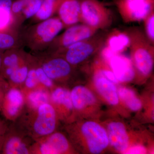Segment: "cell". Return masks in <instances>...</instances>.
Wrapping results in <instances>:
<instances>
[{
	"mask_svg": "<svg viewBox=\"0 0 154 154\" xmlns=\"http://www.w3.org/2000/svg\"><path fill=\"white\" fill-rule=\"evenodd\" d=\"M26 109L17 121L19 122L17 126L26 134L35 140L55 131L58 116L50 103L33 110Z\"/></svg>",
	"mask_w": 154,
	"mask_h": 154,
	"instance_id": "cell-1",
	"label": "cell"
},
{
	"mask_svg": "<svg viewBox=\"0 0 154 154\" xmlns=\"http://www.w3.org/2000/svg\"><path fill=\"white\" fill-rule=\"evenodd\" d=\"M64 28L58 17L35 23L20 33L22 44L35 53L44 52Z\"/></svg>",
	"mask_w": 154,
	"mask_h": 154,
	"instance_id": "cell-2",
	"label": "cell"
},
{
	"mask_svg": "<svg viewBox=\"0 0 154 154\" xmlns=\"http://www.w3.org/2000/svg\"><path fill=\"white\" fill-rule=\"evenodd\" d=\"M125 30L130 40L129 48L133 66L141 75L148 76L153 69L154 45L140 27H130Z\"/></svg>",
	"mask_w": 154,
	"mask_h": 154,
	"instance_id": "cell-3",
	"label": "cell"
},
{
	"mask_svg": "<svg viewBox=\"0 0 154 154\" xmlns=\"http://www.w3.org/2000/svg\"><path fill=\"white\" fill-rule=\"evenodd\" d=\"M106 34L98 32L90 38L50 54L63 58L72 66H75L99 53L104 45Z\"/></svg>",
	"mask_w": 154,
	"mask_h": 154,
	"instance_id": "cell-4",
	"label": "cell"
},
{
	"mask_svg": "<svg viewBox=\"0 0 154 154\" xmlns=\"http://www.w3.org/2000/svg\"><path fill=\"white\" fill-rule=\"evenodd\" d=\"M81 23L99 31L112 25L111 11L99 0H81Z\"/></svg>",
	"mask_w": 154,
	"mask_h": 154,
	"instance_id": "cell-5",
	"label": "cell"
},
{
	"mask_svg": "<svg viewBox=\"0 0 154 154\" xmlns=\"http://www.w3.org/2000/svg\"><path fill=\"white\" fill-rule=\"evenodd\" d=\"M99 31L83 24H77L66 28V30L57 35L49 47L42 53L53 54L79 42L90 38Z\"/></svg>",
	"mask_w": 154,
	"mask_h": 154,
	"instance_id": "cell-6",
	"label": "cell"
},
{
	"mask_svg": "<svg viewBox=\"0 0 154 154\" xmlns=\"http://www.w3.org/2000/svg\"><path fill=\"white\" fill-rule=\"evenodd\" d=\"M114 4L125 23L141 22L154 11V0H115Z\"/></svg>",
	"mask_w": 154,
	"mask_h": 154,
	"instance_id": "cell-7",
	"label": "cell"
},
{
	"mask_svg": "<svg viewBox=\"0 0 154 154\" xmlns=\"http://www.w3.org/2000/svg\"><path fill=\"white\" fill-rule=\"evenodd\" d=\"M69 149V143L65 136L54 131L36 140L31 146L30 154H64Z\"/></svg>",
	"mask_w": 154,
	"mask_h": 154,
	"instance_id": "cell-8",
	"label": "cell"
},
{
	"mask_svg": "<svg viewBox=\"0 0 154 154\" xmlns=\"http://www.w3.org/2000/svg\"><path fill=\"white\" fill-rule=\"evenodd\" d=\"M36 57L45 72L54 82L67 79L71 74L72 66L63 58L45 53Z\"/></svg>",
	"mask_w": 154,
	"mask_h": 154,
	"instance_id": "cell-9",
	"label": "cell"
},
{
	"mask_svg": "<svg viewBox=\"0 0 154 154\" xmlns=\"http://www.w3.org/2000/svg\"><path fill=\"white\" fill-rule=\"evenodd\" d=\"M35 141L17 126L10 128L6 135L1 153L5 154H30Z\"/></svg>",
	"mask_w": 154,
	"mask_h": 154,
	"instance_id": "cell-10",
	"label": "cell"
},
{
	"mask_svg": "<svg viewBox=\"0 0 154 154\" xmlns=\"http://www.w3.org/2000/svg\"><path fill=\"white\" fill-rule=\"evenodd\" d=\"M81 131L92 153H100L107 148L109 143L108 135L100 125L94 122H87L82 125Z\"/></svg>",
	"mask_w": 154,
	"mask_h": 154,
	"instance_id": "cell-11",
	"label": "cell"
},
{
	"mask_svg": "<svg viewBox=\"0 0 154 154\" xmlns=\"http://www.w3.org/2000/svg\"><path fill=\"white\" fill-rule=\"evenodd\" d=\"M25 95L20 88L10 87L5 93L1 111L6 119L15 122L24 111Z\"/></svg>",
	"mask_w": 154,
	"mask_h": 154,
	"instance_id": "cell-12",
	"label": "cell"
},
{
	"mask_svg": "<svg viewBox=\"0 0 154 154\" xmlns=\"http://www.w3.org/2000/svg\"><path fill=\"white\" fill-rule=\"evenodd\" d=\"M107 63L119 82H130L135 77L131 59L122 53L113 56Z\"/></svg>",
	"mask_w": 154,
	"mask_h": 154,
	"instance_id": "cell-13",
	"label": "cell"
},
{
	"mask_svg": "<svg viewBox=\"0 0 154 154\" xmlns=\"http://www.w3.org/2000/svg\"><path fill=\"white\" fill-rule=\"evenodd\" d=\"M81 0H62L57 14L64 26H70L81 23Z\"/></svg>",
	"mask_w": 154,
	"mask_h": 154,
	"instance_id": "cell-14",
	"label": "cell"
},
{
	"mask_svg": "<svg viewBox=\"0 0 154 154\" xmlns=\"http://www.w3.org/2000/svg\"><path fill=\"white\" fill-rule=\"evenodd\" d=\"M28 54L21 48L7 50L3 53L2 73L6 81L11 74L25 60Z\"/></svg>",
	"mask_w": 154,
	"mask_h": 154,
	"instance_id": "cell-15",
	"label": "cell"
},
{
	"mask_svg": "<svg viewBox=\"0 0 154 154\" xmlns=\"http://www.w3.org/2000/svg\"><path fill=\"white\" fill-rule=\"evenodd\" d=\"M130 40L126 31L113 29L106 34L104 46L114 53H122L129 48Z\"/></svg>",
	"mask_w": 154,
	"mask_h": 154,
	"instance_id": "cell-16",
	"label": "cell"
},
{
	"mask_svg": "<svg viewBox=\"0 0 154 154\" xmlns=\"http://www.w3.org/2000/svg\"><path fill=\"white\" fill-rule=\"evenodd\" d=\"M94 83L98 92L110 104H118V93L114 83L107 79L98 69L94 73Z\"/></svg>",
	"mask_w": 154,
	"mask_h": 154,
	"instance_id": "cell-17",
	"label": "cell"
},
{
	"mask_svg": "<svg viewBox=\"0 0 154 154\" xmlns=\"http://www.w3.org/2000/svg\"><path fill=\"white\" fill-rule=\"evenodd\" d=\"M109 143L115 149L124 152L128 145V136L124 125L120 122H112L108 126Z\"/></svg>",
	"mask_w": 154,
	"mask_h": 154,
	"instance_id": "cell-18",
	"label": "cell"
},
{
	"mask_svg": "<svg viewBox=\"0 0 154 154\" xmlns=\"http://www.w3.org/2000/svg\"><path fill=\"white\" fill-rule=\"evenodd\" d=\"M50 103L56 113L62 109L69 111L73 109L70 92L65 88L59 87L53 89L50 93Z\"/></svg>",
	"mask_w": 154,
	"mask_h": 154,
	"instance_id": "cell-19",
	"label": "cell"
},
{
	"mask_svg": "<svg viewBox=\"0 0 154 154\" xmlns=\"http://www.w3.org/2000/svg\"><path fill=\"white\" fill-rule=\"evenodd\" d=\"M70 93L73 107L76 110H82L96 102L94 94L84 86H75Z\"/></svg>",
	"mask_w": 154,
	"mask_h": 154,
	"instance_id": "cell-20",
	"label": "cell"
},
{
	"mask_svg": "<svg viewBox=\"0 0 154 154\" xmlns=\"http://www.w3.org/2000/svg\"><path fill=\"white\" fill-rule=\"evenodd\" d=\"M49 90L41 86L24 94L25 108L30 110L36 109L45 103H50Z\"/></svg>",
	"mask_w": 154,
	"mask_h": 154,
	"instance_id": "cell-21",
	"label": "cell"
},
{
	"mask_svg": "<svg viewBox=\"0 0 154 154\" xmlns=\"http://www.w3.org/2000/svg\"><path fill=\"white\" fill-rule=\"evenodd\" d=\"M31 57V54H28L25 60L8 78L7 81L9 87H16L22 89L28 75Z\"/></svg>",
	"mask_w": 154,
	"mask_h": 154,
	"instance_id": "cell-22",
	"label": "cell"
},
{
	"mask_svg": "<svg viewBox=\"0 0 154 154\" xmlns=\"http://www.w3.org/2000/svg\"><path fill=\"white\" fill-rule=\"evenodd\" d=\"M23 45L20 33L16 29L0 31V50L20 48Z\"/></svg>",
	"mask_w": 154,
	"mask_h": 154,
	"instance_id": "cell-23",
	"label": "cell"
},
{
	"mask_svg": "<svg viewBox=\"0 0 154 154\" xmlns=\"http://www.w3.org/2000/svg\"><path fill=\"white\" fill-rule=\"evenodd\" d=\"M62 0H42L41 7L37 13L32 17L33 24L44 21L53 17L57 14Z\"/></svg>",
	"mask_w": 154,
	"mask_h": 154,
	"instance_id": "cell-24",
	"label": "cell"
},
{
	"mask_svg": "<svg viewBox=\"0 0 154 154\" xmlns=\"http://www.w3.org/2000/svg\"><path fill=\"white\" fill-rule=\"evenodd\" d=\"M118 95L125 105L134 111H137L142 107L140 100L136 96L132 90L125 88H119Z\"/></svg>",
	"mask_w": 154,
	"mask_h": 154,
	"instance_id": "cell-25",
	"label": "cell"
},
{
	"mask_svg": "<svg viewBox=\"0 0 154 154\" xmlns=\"http://www.w3.org/2000/svg\"><path fill=\"white\" fill-rule=\"evenodd\" d=\"M24 5L19 24L34 17L41 7L42 0H24Z\"/></svg>",
	"mask_w": 154,
	"mask_h": 154,
	"instance_id": "cell-26",
	"label": "cell"
},
{
	"mask_svg": "<svg viewBox=\"0 0 154 154\" xmlns=\"http://www.w3.org/2000/svg\"><path fill=\"white\" fill-rule=\"evenodd\" d=\"M42 86L40 85L36 76L35 68L33 65V56L31 55L30 67L24 85L21 90L23 93H27L35 88ZM43 87V86H42Z\"/></svg>",
	"mask_w": 154,
	"mask_h": 154,
	"instance_id": "cell-27",
	"label": "cell"
},
{
	"mask_svg": "<svg viewBox=\"0 0 154 154\" xmlns=\"http://www.w3.org/2000/svg\"><path fill=\"white\" fill-rule=\"evenodd\" d=\"M33 56V65L35 68L36 76L40 85L48 90L52 89L54 87V82L46 74L38 63L35 55Z\"/></svg>",
	"mask_w": 154,
	"mask_h": 154,
	"instance_id": "cell-28",
	"label": "cell"
},
{
	"mask_svg": "<svg viewBox=\"0 0 154 154\" xmlns=\"http://www.w3.org/2000/svg\"><path fill=\"white\" fill-rule=\"evenodd\" d=\"M144 33L149 41L154 45V11L143 19Z\"/></svg>",
	"mask_w": 154,
	"mask_h": 154,
	"instance_id": "cell-29",
	"label": "cell"
},
{
	"mask_svg": "<svg viewBox=\"0 0 154 154\" xmlns=\"http://www.w3.org/2000/svg\"><path fill=\"white\" fill-rule=\"evenodd\" d=\"M12 25L11 13L7 10L0 8V29H3L9 24Z\"/></svg>",
	"mask_w": 154,
	"mask_h": 154,
	"instance_id": "cell-30",
	"label": "cell"
},
{
	"mask_svg": "<svg viewBox=\"0 0 154 154\" xmlns=\"http://www.w3.org/2000/svg\"><path fill=\"white\" fill-rule=\"evenodd\" d=\"M9 129V128L7 123L3 120L0 119V153Z\"/></svg>",
	"mask_w": 154,
	"mask_h": 154,
	"instance_id": "cell-31",
	"label": "cell"
},
{
	"mask_svg": "<svg viewBox=\"0 0 154 154\" xmlns=\"http://www.w3.org/2000/svg\"><path fill=\"white\" fill-rule=\"evenodd\" d=\"M102 73V75L106 77V78L114 84H117L119 82V81L116 78L115 75L113 74V72L110 70L107 69H98Z\"/></svg>",
	"mask_w": 154,
	"mask_h": 154,
	"instance_id": "cell-32",
	"label": "cell"
},
{
	"mask_svg": "<svg viewBox=\"0 0 154 154\" xmlns=\"http://www.w3.org/2000/svg\"><path fill=\"white\" fill-rule=\"evenodd\" d=\"M146 153L145 148L142 146H135L128 150L125 154H145Z\"/></svg>",
	"mask_w": 154,
	"mask_h": 154,
	"instance_id": "cell-33",
	"label": "cell"
},
{
	"mask_svg": "<svg viewBox=\"0 0 154 154\" xmlns=\"http://www.w3.org/2000/svg\"><path fill=\"white\" fill-rule=\"evenodd\" d=\"M12 2H13L12 0H1L0 1V8H2L11 13Z\"/></svg>",
	"mask_w": 154,
	"mask_h": 154,
	"instance_id": "cell-34",
	"label": "cell"
},
{
	"mask_svg": "<svg viewBox=\"0 0 154 154\" xmlns=\"http://www.w3.org/2000/svg\"><path fill=\"white\" fill-rule=\"evenodd\" d=\"M9 88L8 86L0 84V111L1 110L2 108V104L4 99V96H5V93L7 89Z\"/></svg>",
	"mask_w": 154,
	"mask_h": 154,
	"instance_id": "cell-35",
	"label": "cell"
},
{
	"mask_svg": "<svg viewBox=\"0 0 154 154\" xmlns=\"http://www.w3.org/2000/svg\"><path fill=\"white\" fill-rule=\"evenodd\" d=\"M3 53L2 52V51L0 50V84L5 85L9 86L7 82L2 76V57Z\"/></svg>",
	"mask_w": 154,
	"mask_h": 154,
	"instance_id": "cell-36",
	"label": "cell"
},
{
	"mask_svg": "<svg viewBox=\"0 0 154 154\" xmlns=\"http://www.w3.org/2000/svg\"><path fill=\"white\" fill-rule=\"evenodd\" d=\"M0 1H1V0H0Z\"/></svg>",
	"mask_w": 154,
	"mask_h": 154,
	"instance_id": "cell-37",
	"label": "cell"
}]
</instances>
